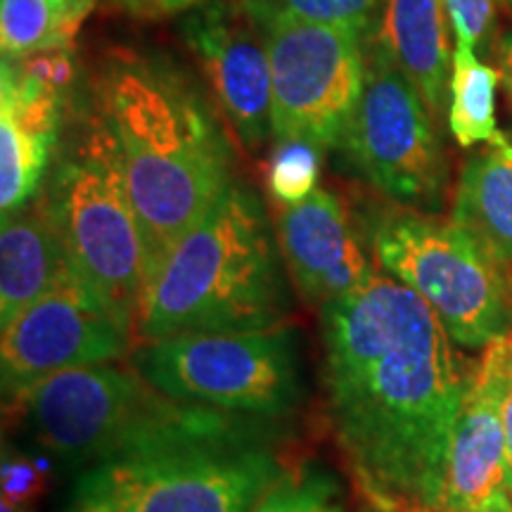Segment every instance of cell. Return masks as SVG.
I'll return each mask as SVG.
<instances>
[{
	"label": "cell",
	"instance_id": "obj_1",
	"mask_svg": "<svg viewBox=\"0 0 512 512\" xmlns=\"http://www.w3.org/2000/svg\"><path fill=\"white\" fill-rule=\"evenodd\" d=\"M328 420L368 503L441 512L446 458L472 377L430 304L377 271L320 309Z\"/></svg>",
	"mask_w": 512,
	"mask_h": 512
},
{
	"label": "cell",
	"instance_id": "obj_2",
	"mask_svg": "<svg viewBox=\"0 0 512 512\" xmlns=\"http://www.w3.org/2000/svg\"><path fill=\"white\" fill-rule=\"evenodd\" d=\"M95 107L117 140L152 283L235 181L230 145L195 88L150 57H114L98 79Z\"/></svg>",
	"mask_w": 512,
	"mask_h": 512
},
{
	"label": "cell",
	"instance_id": "obj_3",
	"mask_svg": "<svg viewBox=\"0 0 512 512\" xmlns=\"http://www.w3.org/2000/svg\"><path fill=\"white\" fill-rule=\"evenodd\" d=\"M280 264L264 204L233 181L159 266L140 304L136 339L280 328L290 311Z\"/></svg>",
	"mask_w": 512,
	"mask_h": 512
},
{
	"label": "cell",
	"instance_id": "obj_4",
	"mask_svg": "<svg viewBox=\"0 0 512 512\" xmlns=\"http://www.w3.org/2000/svg\"><path fill=\"white\" fill-rule=\"evenodd\" d=\"M5 408L38 446L83 470L150 448L254 437L249 418L171 399L121 361L64 370Z\"/></svg>",
	"mask_w": 512,
	"mask_h": 512
},
{
	"label": "cell",
	"instance_id": "obj_5",
	"mask_svg": "<svg viewBox=\"0 0 512 512\" xmlns=\"http://www.w3.org/2000/svg\"><path fill=\"white\" fill-rule=\"evenodd\" d=\"M43 202L81 283L136 330L150 283L147 249L117 140L98 107L62 147Z\"/></svg>",
	"mask_w": 512,
	"mask_h": 512
},
{
	"label": "cell",
	"instance_id": "obj_6",
	"mask_svg": "<svg viewBox=\"0 0 512 512\" xmlns=\"http://www.w3.org/2000/svg\"><path fill=\"white\" fill-rule=\"evenodd\" d=\"M278 479L256 437L192 441L86 467L60 512H256Z\"/></svg>",
	"mask_w": 512,
	"mask_h": 512
},
{
	"label": "cell",
	"instance_id": "obj_7",
	"mask_svg": "<svg viewBox=\"0 0 512 512\" xmlns=\"http://www.w3.org/2000/svg\"><path fill=\"white\" fill-rule=\"evenodd\" d=\"M370 245L377 266L418 292L460 347L489 349L512 332V273L453 219L384 211Z\"/></svg>",
	"mask_w": 512,
	"mask_h": 512
},
{
	"label": "cell",
	"instance_id": "obj_8",
	"mask_svg": "<svg viewBox=\"0 0 512 512\" xmlns=\"http://www.w3.org/2000/svg\"><path fill=\"white\" fill-rule=\"evenodd\" d=\"M128 363L171 399L240 418H280L302 399L297 339L285 325L138 342Z\"/></svg>",
	"mask_w": 512,
	"mask_h": 512
},
{
	"label": "cell",
	"instance_id": "obj_9",
	"mask_svg": "<svg viewBox=\"0 0 512 512\" xmlns=\"http://www.w3.org/2000/svg\"><path fill=\"white\" fill-rule=\"evenodd\" d=\"M437 121L411 79L373 43L366 86L339 143L358 174L401 207L441 209L448 159Z\"/></svg>",
	"mask_w": 512,
	"mask_h": 512
},
{
	"label": "cell",
	"instance_id": "obj_10",
	"mask_svg": "<svg viewBox=\"0 0 512 512\" xmlns=\"http://www.w3.org/2000/svg\"><path fill=\"white\" fill-rule=\"evenodd\" d=\"M261 27L271 60L273 138L318 150L342 143L366 86V31L294 19Z\"/></svg>",
	"mask_w": 512,
	"mask_h": 512
},
{
	"label": "cell",
	"instance_id": "obj_11",
	"mask_svg": "<svg viewBox=\"0 0 512 512\" xmlns=\"http://www.w3.org/2000/svg\"><path fill=\"white\" fill-rule=\"evenodd\" d=\"M136 330L72 278L3 328L0 387L5 406L48 377L95 363L128 361Z\"/></svg>",
	"mask_w": 512,
	"mask_h": 512
},
{
	"label": "cell",
	"instance_id": "obj_12",
	"mask_svg": "<svg viewBox=\"0 0 512 512\" xmlns=\"http://www.w3.org/2000/svg\"><path fill=\"white\" fill-rule=\"evenodd\" d=\"M183 41L242 143L252 150L264 145L273 136L271 60L264 27L240 0H209L183 22Z\"/></svg>",
	"mask_w": 512,
	"mask_h": 512
},
{
	"label": "cell",
	"instance_id": "obj_13",
	"mask_svg": "<svg viewBox=\"0 0 512 512\" xmlns=\"http://www.w3.org/2000/svg\"><path fill=\"white\" fill-rule=\"evenodd\" d=\"M275 238L297 292L318 309L361 290L377 273L344 202L325 188L280 207Z\"/></svg>",
	"mask_w": 512,
	"mask_h": 512
},
{
	"label": "cell",
	"instance_id": "obj_14",
	"mask_svg": "<svg viewBox=\"0 0 512 512\" xmlns=\"http://www.w3.org/2000/svg\"><path fill=\"white\" fill-rule=\"evenodd\" d=\"M512 501L496 349H484L446 458L441 512H491Z\"/></svg>",
	"mask_w": 512,
	"mask_h": 512
},
{
	"label": "cell",
	"instance_id": "obj_15",
	"mask_svg": "<svg viewBox=\"0 0 512 512\" xmlns=\"http://www.w3.org/2000/svg\"><path fill=\"white\" fill-rule=\"evenodd\" d=\"M62 91L24 64L3 60L0 88V211L15 214L43 188L60 133Z\"/></svg>",
	"mask_w": 512,
	"mask_h": 512
},
{
	"label": "cell",
	"instance_id": "obj_16",
	"mask_svg": "<svg viewBox=\"0 0 512 512\" xmlns=\"http://www.w3.org/2000/svg\"><path fill=\"white\" fill-rule=\"evenodd\" d=\"M72 278L64 242L46 202L34 200L3 216L0 230V328Z\"/></svg>",
	"mask_w": 512,
	"mask_h": 512
},
{
	"label": "cell",
	"instance_id": "obj_17",
	"mask_svg": "<svg viewBox=\"0 0 512 512\" xmlns=\"http://www.w3.org/2000/svg\"><path fill=\"white\" fill-rule=\"evenodd\" d=\"M444 0H384L375 46L418 88L439 121L451 86V34Z\"/></svg>",
	"mask_w": 512,
	"mask_h": 512
},
{
	"label": "cell",
	"instance_id": "obj_18",
	"mask_svg": "<svg viewBox=\"0 0 512 512\" xmlns=\"http://www.w3.org/2000/svg\"><path fill=\"white\" fill-rule=\"evenodd\" d=\"M451 219L512 273V140L508 136L467 159Z\"/></svg>",
	"mask_w": 512,
	"mask_h": 512
},
{
	"label": "cell",
	"instance_id": "obj_19",
	"mask_svg": "<svg viewBox=\"0 0 512 512\" xmlns=\"http://www.w3.org/2000/svg\"><path fill=\"white\" fill-rule=\"evenodd\" d=\"M501 74L479 60L470 43L453 46L448 86V131L460 147L496 145L505 138L496 124V88Z\"/></svg>",
	"mask_w": 512,
	"mask_h": 512
},
{
	"label": "cell",
	"instance_id": "obj_20",
	"mask_svg": "<svg viewBox=\"0 0 512 512\" xmlns=\"http://www.w3.org/2000/svg\"><path fill=\"white\" fill-rule=\"evenodd\" d=\"M76 19L53 0H3L0 5V43L5 60L29 57L64 46L74 34Z\"/></svg>",
	"mask_w": 512,
	"mask_h": 512
},
{
	"label": "cell",
	"instance_id": "obj_21",
	"mask_svg": "<svg viewBox=\"0 0 512 512\" xmlns=\"http://www.w3.org/2000/svg\"><path fill=\"white\" fill-rule=\"evenodd\" d=\"M240 5L259 24L294 19L366 31L380 17L384 0H240Z\"/></svg>",
	"mask_w": 512,
	"mask_h": 512
},
{
	"label": "cell",
	"instance_id": "obj_22",
	"mask_svg": "<svg viewBox=\"0 0 512 512\" xmlns=\"http://www.w3.org/2000/svg\"><path fill=\"white\" fill-rule=\"evenodd\" d=\"M256 512H344L337 484L316 470L280 475Z\"/></svg>",
	"mask_w": 512,
	"mask_h": 512
},
{
	"label": "cell",
	"instance_id": "obj_23",
	"mask_svg": "<svg viewBox=\"0 0 512 512\" xmlns=\"http://www.w3.org/2000/svg\"><path fill=\"white\" fill-rule=\"evenodd\" d=\"M318 147L304 140H283L273 152L268 185L280 207L302 202L318 188Z\"/></svg>",
	"mask_w": 512,
	"mask_h": 512
},
{
	"label": "cell",
	"instance_id": "obj_24",
	"mask_svg": "<svg viewBox=\"0 0 512 512\" xmlns=\"http://www.w3.org/2000/svg\"><path fill=\"white\" fill-rule=\"evenodd\" d=\"M0 484H3V501L31 508L34 498L41 496L43 486H46V477L29 456L5 446L3 463H0Z\"/></svg>",
	"mask_w": 512,
	"mask_h": 512
},
{
	"label": "cell",
	"instance_id": "obj_25",
	"mask_svg": "<svg viewBox=\"0 0 512 512\" xmlns=\"http://www.w3.org/2000/svg\"><path fill=\"white\" fill-rule=\"evenodd\" d=\"M444 3L453 36L458 41L470 43L475 50L489 43L496 22V0H444Z\"/></svg>",
	"mask_w": 512,
	"mask_h": 512
},
{
	"label": "cell",
	"instance_id": "obj_26",
	"mask_svg": "<svg viewBox=\"0 0 512 512\" xmlns=\"http://www.w3.org/2000/svg\"><path fill=\"white\" fill-rule=\"evenodd\" d=\"M498 356L501 370V413L505 427V446H508V486L512 494V332L508 337L491 344Z\"/></svg>",
	"mask_w": 512,
	"mask_h": 512
},
{
	"label": "cell",
	"instance_id": "obj_27",
	"mask_svg": "<svg viewBox=\"0 0 512 512\" xmlns=\"http://www.w3.org/2000/svg\"><path fill=\"white\" fill-rule=\"evenodd\" d=\"M112 3L140 19H159L192 12L207 5L209 0H112Z\"/></svg>",
	"mask_w": 512,
	"mask_h": 512
},
{
	"label": "cell",
	"instance_id": "obj_28",
	"mask_svg": "<svg viewBox=\"0 0 512 512\" xmlns=\"http://www.w3.org/2000/svg\"><path fill=\"white\" fill-rule=\"evenodd\" d=\"M498 74H501V81L512 105V31L505 34L501 43H498Z\"/></svg>",
	"mask_w": 512,
	"mask_h": 512
},
{
	"label": "cell",
	"instance_id": "obj_29",
	"mask_svg": "<svg viewBox=\"0 0 512 512\" xmlns=\"http://www.w3.org/2000/svg\"><path fill=\"white\" fill-rule=\"evenodd\" d=\"M91 3H95V0H72V3H69V12H74V15H79V17H83L86 15V10L91 8Z\"/></svg>",
	"mask_w": 512,
	"mask_h": 512
},
{
	"label": "cell",
	"instance_id": "obj_30",
	"mask_svg": "<svg viewBox=\"0 0 512 512\" xmlns=\"http://www.w3.org/2000/svg\"><path fill=\"white\" fill-rule=\"evenodd\" d=\"M0 512H31V508H27V505H17V503L3 501V503H0Z\"/></svg>",
	"mask_w": 512,
	"mask_h": 512
},
{
	"label": "cell",
	"instance_id": "obj_31",
	"mask_svg": "<svg viewBox=\"0 0 512 512\" xmlns=\"http://www.w3.org/2000/svg\"><path fill=\"white\" fill-rule=\"evenodd\" d=\"M363 512H408V510H399V508H382V505H373V503H368L366 505V510Z\"/></svg>",
	"mask_w": 512,
	"mask_h": 512
},
{
	"label": "cell",
	"instance_id": "obj_32",
	"mask_svg": "<svg viewBox=\"0 0 512 512\" xmlns=\"http://www.w3.org/2000/svg\"><path fill=\"white\" fill-rule=\"evenodd\" d=\"M53 3L57 5V8H60L62 12H67V8H69V3H72V0H53Z\"/></svg>",
	"mask_w": 512,
	"mask_h": 512
},
{
	"label": "cell",
	"instance_id": "obj_33",
	"mask_svg": "<svg viewBox=\"0 0 512 512\" xmlns=\"http://www.w3.org/2000/svg\"><path fill=\"white\" fill-rule=\"evenodd\" d=\"M491 512H512V501L503 503V505H498V508H496V510H491Z\"/></svg>",
	"mask_w": 512,
	"mask_h": 512
},
{
	"label": "cell",
	"instance_id": "obj_34",
	"mask_svg": "<svg viewBox=\"0 0 512 512\" xmlns=\"http://www.w3.org/2000/svg\"><path fill=\"white\" fill-rule=\"evenodd\" d=\"M508 3H510V5H512V0H508Z\"/></svg>",
	"mask_w": 512,
	"mask_h": 512
}]
</instances>
